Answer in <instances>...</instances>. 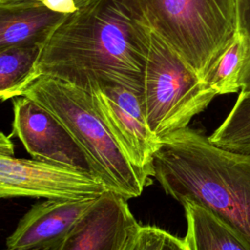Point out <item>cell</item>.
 Segmentation results:
<instances>
[{"mask_svg":"<svg viewBox=\"0 0 250 250\" xmlns=\"http://www.w3.org/2000/svg\"><path fill=\"white\" fill-rule=\"evenodd\" d=\"M151 31L206 81L240 30V0H135Z\"/></svg>","mask_w":250,"mask_h":250,"instance_id":"277c9868","label":"cell"},{"mask_svg":"<svg viewBox=\"0 0 250 250\" xmlns=\"http://www.w3.org/2000/svg\"><path fill=\"white\" fill-rule=\"evenodd\" d=\"M152 177L182 205L200 204L250 240V153L222 148L187 127L159 140Z\"/></svg>","mask_w":250,"mask_h":250,"instance_id":"7a4b0ae2","label":"cell"},{"mask_svg":"<svg viewBox=\"0 0 250 250\" xmlns=\"http://www.w3.org/2000/svg\"><path fill=\"white\" fill-rule=\"evenodd\" d=\"M22 96L44 106L65 127L109 191L127 200L142 194L148 179L121 149L96 110L88 91L56 77L38 75Z\"/></svg>","mask_w":250,"mask_h":250,"instance_id":"3957f363","label":"cell"},{"mask_svg":"<svg viewBox=\"0 0 250 250\" xmlns=\"http://www.w3.org/2000/svg\"><path fill=\"white\" fill-rule=\"evenodd\" d=\"M89 93L96 110L128 159L149 179L159 140L146 123L143 93L119 86Z\"/></svg>","mask_w":250,"mask_h":250,"instance_id":"52a82bcc","label":"cell"},{"mask_svg":"<svg viewBox=\"0 0 250 250\" xmlns=\"http://www.w3.org/2000/svg\"><path fill=\"white\" fill-rule=\"evenodd\" d=\"M188 250H250V240L216 214L194 202L183 204Z\"/></svg>","mask_w":250,"mask_h":250,"instance_id":"7c38bea8","label":"cell"},{"mask_svg":"<svg viewBox=\"0 0 250 250\" xmlns=\"http://www.w3.org/2000/svg\"><path fill=\"white\" fill-rule=\"evenodd\" d=\"M64 16L50 10L38 0L0 4V49L41 46Z\"/></svg>","mask_w":250,"mask_h":250,"instance_id":"8fae6325","label":"cell"},{"mask_svg":"<svg viewBox=\"0 0 250 250\" xmlns=\"http://www.w3.org/2000/svg\"><path fill=\"white\" fill-rule=\"evenodd\" d=\"M11 135L0 137V197L44 199L97 198L109 191L97 176L65 165L19 158Z\"/></svg>","mask_w":250,"mask_h":250,"instance_id":"8992f818","label":"cell"},{"mask_svg":"<svg viewBox=\"0 0 250 250\" xmlns=\"http://www.w3.org/2000/svg\"><path fill=\"white\" fill-rule=\"evenodd\" d=\"M52 11L61 14H70L91 0H38Z\"/></svg>","mask_w":250,"mask_h":250,"instance_id":"ac0fdd59","label":"cell"},{"mask_svg":"<svg viewBox=\"0 0 250 250\" xmlns=\"http://www.w3.org/2000/svg\"><path fill=\"white\" fill-rule=\"evenodd\" d=\"M208 139L222 148L250 153V92H239L232 108Z\"/></svg>","mask_w":250,"mask_h":250,"instance_id":"9a60e30c","label":"cell"},{"mask_svg":"<svg viewBox=\"0 0 250 250\" xmlns=\"http://www.w3.org/2000/svg\"><path fill=\"white\" fill-rule=\"evenodd\" d=\"M11 136L17 137L34 159L97 176L90 159L65 127L48 109L28 97L13 99Z\"/></svg>","mask_w":250,"mask_h":250,"instance_id":"ba28073f","label":"cell"},{"mask_svg":"<svg viewBox=\"0 0 250 250\" xmlns=\"http://www.w3.org/2000/svg\"><path fill=\"white\" fill-rule=\"evenodd\" d=\"M17 1H22V0H0V4L10 3V2H17Z\"/></svg>","mask_w":250,"mask_h":250,"instance_id":"d6986e66","label":"cell"},{"mask_svg":"<svg viewBox=\"0 0 250 250\" xmlns=\"http://www.w3.org/2000/svg\"><path fill=\"white\" fill-rule=\"evenodd\" d=\"M240 30L246 35L250 47V0H240ZM240 92H250V52L241 79Z\"/></svg>","mask_w":250,"mask_h":250,"instance_id":"e0dca14e","label":"cell"},{"mask_svg":"<svg viewBox=\"0 0 250 250\" xmlns=\"http://www.w3.org/2000/svg\"><path fill=\"white\" fill-rule=\"evenodd\" d=\"M40 45L12 46L0 49V98L7 101L22 96L33 80Z\"/></svg>","mask_w":250,"mask_h":250,"instance_id":"4fadbf2b","label":"cell"},{"mask_svg":"<svg viewBox=\"0 0 250 250\" xmlns=\"http://www.w3.org/2000/svg\"><path fill=\"white\" fill-rule=\"evenodd\" d=\"M151 32L135 0H91L50 32L33 79L48 75L88 92L119 86L143 93Z\"/></svg>","mask_w":250,"mask_h":250,"instance_id":"6da1fadb","label":"cell"},{"mask_svg":"<svg viewBox=\"0 0 250 250\" xmlns=\"http://www.w3.org/2000/svg\"><path fill=\"white\" fill-rule=\"evenodd\" d=\"M121 250H188L185 239L155 227L138 225Z\"/></svg>","mask_w":250,"mask_h":250,"instance_id":"2e32d148","label":"cell"},{"mask_svg":"<svg viewBox=\"0 0 250 250\" xmlns=\"http://www.w3.org/2000/svg\"><path fill=\"white\" fill-rule=\"evenodd\" d=\"M138 225L127 199L106 191L52 250H121Z\"/></svg>","mask_w":250,"mask_h":250,"instance_id":"30bf717a","label":"cell"},{"mask_svg":"<svg viewBox=\"0 0 250 250\" xmlns=\"http://www.w3.org/2000/svg\"><path fill=\"white\" fill-rule=\"evenodd\" d=\"M249 52L248 39L239 30L205 81L217 96L240 92L241 79L248 62Z\"/></svg>","mask_w":250,"mask_h":250,"instance_id":"5bb4252c","label":"cell"},{"mask_svg":"<svg viewBox=\"0 0 250 250\" xmlns=\"http://www.w3.org/2000/svg\"><path fill=\"white\" fill-rule=\"evenodd\" d=\"M97 198L46 199L34 204L6 240L10 250H52L93 207Z\"/></svg>","mask_w":250,"mask_h":250,"instance_id":"9c48e42d","label":"cell"},{"mask_svg":"<svg viewBox=\"0 0 250 250\" xmlns=\"http://www.w3.org/2000/svg\"><path fill=\"white\" fill-rule=\"evenodd\" d=\"M217 94L151 32L144 79V107L152 134L161 140L187 128Z\"/></svg>","mask_w":250,"mask_h":250,"instance_id":"5b68a950","label":"cell"},{"mask_svg":"<svg viewBox=\"0 0 250 250\" xmlns=\"http://www.w3.org/2000/svg\"><path fill=\"white\" fill-rule=\"evenodd\" d=\"M4 250H10V249H8V248H6V249H4Z\"/></svg>","mask_w":250,"mask_h":250,"instance_id":"ffe728a7","label":"cell"}]
</instances>
